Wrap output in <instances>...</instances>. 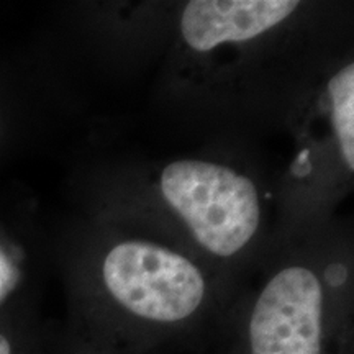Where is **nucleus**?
<instances>
[{"label": "nucleus", "mask_w": 354, "mask_h": 354, "mask_svg": "<svg viewBox=\"0 0 354 354\" xmlns=\"http://www.w3.org/2000/svg\"><path fill=\"white\" fill-rule=\"evenodd\" d=\"M161 189L197 241L216 256L238 253L259 227L254 184L227 166L171 162L162 171Z\"/></svg>", "instance_id": "obj_1"}, {"label": "nucleus", "mask_w": 354, "mask_h": 354, "mask_svg": "<svg viewBox=\"0 0 354 354\" xmlns=\"http://www.w3.org/2000/svg\"><path fill=\"white\" fill-rule=\"evenodd\" d=\"M104 281L128 312L153 322H180L205 295L198 269L184 256L145 241L115 246L104 261Z\"/></svg>", "instance_id": "obj_2"}, {"label": "nucleus", "mask_w": 354, "mask_h": 354, "mask_svg": "<svg viewBox=\"0 0 354 354\" xmlns=\"http://www.w3.org/2000/svg\"><path fill=\"white\" fill-rule=\"evenodd\" d=\"M323 290L307 268L276 274L254 305L251 354H320Z\"/></svg>", "instance_id": "obj_3"}, {"label": "nucleus", "mask_w": 354, "mask_h": 354, "mask_svg": "<svg viewBox=\"0 0 354 354\" xmlns=\"http://www.w3.org/2000/svg\"><path fill=\"white\" fill-rule=\"evenodd\" d=\"M294 0H194L180 20V32L192 50L205 53L221 43L259 37L295 12Z\"/></svg>", "instance_id": "obj_4"}, {"label": "nucleus", "mask_w": 354, "mask_h": 354, "mask_svg": "<svg viewBox=\"0 0 354 354\" xmlns=\"http://www.w3.org/2000/svg\"><path fill=\"white\" fill-rule=\"evenodd\" d=\"M331 118L344 161L354 169V64L339 71L328 84Z\"/></svg>", "instance_id": "obj_5"}, {"label": "nucleus", "mask_w": 354, "mask_h": 354, "mask_svg": "<svg viewBox=\"0 0 354 354\" xmlns=\"http://www.w3.org/2000/svg\"><path fill=\"white\" fill-rule=\"evenodd\" d=\"M8 271H10V269H8L6 259L2 258V254H0V292L6 289V284L8 281Z\"/></svg>", "instance_id": "obj_6"}, {"label": "nucleus", "mask_w": 354, "mask_h": 354, "mask_svg": "<svg viewBox=\"0 0 354 354\" xmlns=\"http://www.w3.org/2000/svg\"><path fill=\"white\" fill-rule=\"evenodd\" d=\"M0 354H12L10 343L3 335H0Z\"/></svg>", "instance_id": "obj_7"}]
</instances>
